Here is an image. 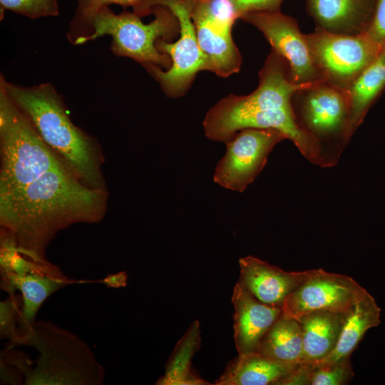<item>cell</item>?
I'll use <instances>...</instances> for the list:
<instances>
[{"instance_id":"7c38bea8","label":"cell","mask_w":385,"mask_h":385,"mask_svg":"<svg viewBox=\"0 0 385 385\" xmlns=\"http://www.w3.org/2000/svg\"><path fill=\"white\" fill-rule=\"evenodd\" d=\"M366 292L347 275L314 269L287 297L282 312L285 316L296 319L314 311L345 312Z\"/></svg>"},{"instance_id":"d6986e66","label":"cell","mask_w":385,"mask_h":385,"mask_svg":"<svg viewBox=\"0 0 385 385\" xmlns=\"http://www.w3.org/2000/svg\"><path fill=\"white\" fill-rule=\"evenodd\" d=\"M380 307L367 292L345 312L344 324L334 350L324 359L312 364H328L351 356L366 331L380 324Z\"/></svg>"},{"instance_id":"8992f818","label":"cell","mask_w":385,"mask_h":385,"mask_svg":"<svg viewBox=\"0 0 385 385\" xmlns=\"http://www.w3.org/2000/svg\"><path fill=\"white\" fill-rule=\"evenodd\" d=\"M0 143V195L21 188L54 168L67 165L43 141L1 86Z\"/></svg>"},{"instance_id":"ffe728a7","label":"cell","mask_w":385,"mask_h":385,"mask_svg":"<svg viewBox=\"0 0 385 385\" xmlns=\"http://www.w3.org/2000/svg\"><path fill=\"white\" fill-rule=\"evenodd\" d=\"M199 46L206 56L210 71L227 77L239 71L242 58L232 34H225L203 17L192 14Z\"/></svg>"},{"instance_id":"603a6c76","label":"cell","mask_w":385,"mask_h":385,"mask_svg":"<svg viewBox=\"0 0 385 385\" xmlns=\"http://www.w3.org/2000/svg\"><path fill=\"white\" fill-rule=\"evenodd\" d=\"M190 332V336L185 337L184 343H181L179 350L168 366L166 374L158 382L161 384H204L202 379L196 378L190 371V358L197 344L198 336L197 327Z\"/></svg>"},{"instance_id":"8fae6325","label":"cell","mask_w":385,"mask_h":385,"mask_svg":"<svg viewBox=\"0 0 385 385\" xmlns=\"http://www.w3.org/2000/svg\"><path fill=\"white\" fill-rule=\"evenodd\" d=\"M241 19L256 26L272 50L287 62L295 83L310 85L324 81L312 57L307 35L300 31L294 19L279 10L248 13Z\"/></svg>"},{"instance_id":"e0dca14e","label":"cell","mask_w":385,"mask_h":385,"mask_svg":"<svg viewBox=\"0 0 385 385\" xmlns=\"http://www.w3.org/2000/svg\"><path fill=\"white\" fill-rule=\"evenodd\" d=\"M345 312L314 311L297 319L302 332V362H319L334 350L344 324Z\"/></svg>"},{"instance_id":"f546056e","label":"cell","mask_w":385,"mask_h":385,"mask_svg":"<svg viewBox=\"0 0 385 385\" xmlns=\"http://www.w3.org/2000/svg\"><path fill=\"white\" fill-rule=\"evenodd\" d=\"M312 364L301 362L278 385H310Z\"/></svg>"},{"instance_id":"7402d4cb","label":"cell","mask_w":385,"mask_h":385,"mask_svg":"<svg viewBox=\"0 0 385 385\" xmlns=\"http://www.w3.org/2000/svg\"><path fill=\"white\" fill-rule=\"evenodd\" d=\"M385 88V44L379 55L361 72L346 90L351 123L355 131L369 108Z\"/></svg>"},{"instance_id":"5bb4252c","label":"cell","mask_w":385,"mask_h":385,"mask_svg":"<svg viewBox=\"0 0 385 385\" xmlns=\"http://www.w3.org/2000/svg\"><path fill=\"white\" fill-rule=\"evenodd\" d=\"M239 265L237 283L261 302L279 308L312 272H287L252 255L240 258Z\"/></svg>"},{"instance_id":"52a82bcc","label":"cell","mask_w":385,"mask_h":385,"mask_svg":"<svg viewBox=\"0 0 385 385\" xmlns=\"http://www.w3.org/2000/svg\"><path fill=\"white\" fill-rule=\"evenodd\" d=\"M292 103L297 124L319 145V166L337 165L354 133L347 91L322 81L296 91Z\"/></svg>"},{"instance_id":"f1b7e54d","label":"cell","mask_w":385,"mask_h":385,"mask_svg":"<svg viewBox=\"0 0 385 385\" xmlns=\"http://www.w3.org/2000/svg\"><path fill=\"white\" fill-rule=\"evenodd\" d=\"M366 32L375 40L385 43V0H376L374 15Z\"/></svg>"},{"instance_id":"9c48e42d","label":"cell","mask_w":385,"mask_h":385,"mask_svg":"<svg viewBox=\"0 0 385 385\" xmlns=\"http://www.w3.org/2000/svg\"><path fill=\"white\" fill-rule=\"evenodd\" d=\"M307 38L324 81L344 90L349 88L385 44L366 31L349 35L316 29Z\"/></svg>"},{"instance_id":"4fadbf2b","label":"cell","mask_w":385,"mask_h":385,"mask_svg":"<svg viewBox=\"0 0 385 385\" xmlns=\"http://www.w3.org/2000/svg\"><path fill=\"white\" fill-rule=\"evenodd\" d=\"M2 281L3 288L10 294H13L16 290L21 292L19 320L21 332L17 339L34 326L36 315L44 301L70 282L61 270L49 262H35L24 274Z\"/></svg>"},{"instance_id":"4316f807","label":"cell","mask_w":385,"mask_h":385,"mask_svg":"<svg viewBox=\"0 0 385 385\" xmlns=\"http://www.w3.org/2000/svg\"><path fill=\"white\" fill-rule=\"evenodd\" d=\"M19 312L15 296L1 303V336L9 338L12 343L19 336L16 324L19 323Z\"/></svg>"},{"instance_id":"ac0fdd59","label":"cell","mask_w":385,"mask_h":385,"mask_svg":"<svg viewBox=\"0 0 385 385\" xmlns=\"http://www.w3.org/2000/svg\"><path fill=\"white\" fill-rule=\"evenodd\" d=\"M297 364L278 361L258 352L238 354L215 384L278 385Z\"/></svg>"},{"instance_id":"2e32d148","label":"cell","mask_w":385,"mask_h":385,"mask_svg":"<svg viewBox=\"0 0 385 385\" xmlns=\"http://www.w3.org/2000/svg\"><path fill=\"white\" fill-rule=\"evenodd\" d=\"M317 29L342 34L367 31L375 9L373 0H307Z\"/></svg>"},{"instance_id":"44dd1931","label":"cell","mask_w":385,"mask_h":385,"mask_svg":"<svg viewBox=\"0 0 385 385\" xmlns=\"http://www.w3.org/2000/svg\"><path fill=\"white\" fill-rule=\"evenodd\" d=\"M257 352L284 363H301L303 339L299 321L282 312L262 339Z\"/></svg>"},{"instance_id":"5b68a950","label":"cell","mask_w":385,"mask_h":385,"mask_svg":"<svg viewBox=\"0 0 385 385\" xmlns=\"http://www.w3.org/2000/svg\"><path fill=\"white\" fill-rule=\"evenodd\" d=\"M152 9L154 20L144 24L135 12L115 14L108 6H103L78 21L86 26L90 34L73 43L83 44L108 35L112 37L111 48L115 55L131 58L147 66L168 68L171 60L158 49L156 43L159 39H171L175 36L180 31L179 23L167 7L157 6Z\"/></svg>"},{"instance_id":"484cf974","label":"cell","mask_w":385,"mask_h":385,"mask_svg":"<svg viewBox=\"0 0 385 385\" xmlns=\"http://www.w3.org/2000/svg\"><path fill=\"white\" fill-rule=\"evenodd\" d=\"M1 13L8 9L31 19L58 14L57 0H0Z\"/></svg>"},{"instance_id":"6da1fadb","label":"cell","mask_w":385,"mask_h":385,"mask_svg":"<svg viewBox=\"0 0 385 385\" xmlns=\"http://www.w3.org/2000/svg\"><path fill=\"white\" fill-rule=\"evenodd\" d=\"M106 200L104 188L88 186L66 165L0 195V222L23 255L46 262L45 250L55 235L74 223L100 221Z\"/></svg>"},{"instance_id":"ba28073f","label":"cell","mask_w":385,"mask_h":385,"mask_svg":"<svg viewBox=\"0 0 385 385\" xmlns=\"http://www.w3.org/2000/svg\"><path fill=\"white\" fill-rule=\"evenodd\" d=\"M157 6L167 7L177 18L180 37L173 43L159 39L158 49L168 55L171 65L166 71L155 66H147L167 95L178 97L184 94L200 71H210L207 59L202 51L192 19V0H144L134 6L140 16L149 13Z\"/></svg>"},{"instance_id":"7a4b0ae2","label":"cell","mask_w":385,"mask_h":385,"mask_svg":"<svg viewBox=\"0 0 385 385\" xmlns=\"http://www.w3.org/2000/svg\"><path fill=\"white\" fill-rule=\"evenodd\" d=\"M259 77V86L250 94L229 95L209 110L203 120L205 135L225 143L242 129H277L305 158L319 165V145L297 124L292 103L294 93L309 85L295 83L287 62L272 50Z\"/></svg>"},{"instance_id":"3957f363","label":"cell","mask_w":385,"mask_h":385,"mask_svg":"<svg viewBox=\"0 0 385 385\" xmlns=\"http://www.w3.org/2000/svg\"><path fill=\"white\" fill-rule=\"evenodd\" d=\"M0 86L29 118L43 141L83 183L104 188L98 147L72 123L61 96L51 84L23 87L1 76Z\"/></svg>"},{"instance_id":"277c9868","label":"cell","mask_w":385,"mask_h":385,"mask_svg":"<svg viewBox=\"0 0 385 385\" xmlns=\"http://www.w3.org/2000/svg\"><path fill=\"white\" fill-rule=\"evenodd\" d=\"M15 344L30 345L39 356L24 369L26 384L99 385L105 371L95 355L76 335L45 321L21 335Z\"/></svg>"},{"instance_id":"83f0119b","label":"cell","mask_w":385,"mask_h":385,"mask_svg":"<svg viewBox=\"0 0 385 385\" xmlns=\"http://www.w3.org/2000/svg\"><path fill=\"white\" fill-rule=\"evenodd\" d=\"M239 18L257 11H278L282 0H233Z\"/></svg>"},{"instance_id":"30bf717a","label":"cell","mask_w":385,"mask_h":385,"mask_svg":"<svg viewBox=\"0 0 385 385\" xmlns=\"http://www.w3.org/2000/svg\"><path fill=\"white\" fill-rule=\"evenodd\" d=\"M287 139L274 128H245L225 142L226 151L217 163L213 180L227 190L243 192L265 167L274 146Z\"/></svg>"},{"instance_id":"d4e9b609","label":"cell","mask_w":385,"mask_h":385,"mask_svg":"<svg viewBox=\"0 0 385 385\" xmlns=\"http://www.w3.org/2000/svg\"><path fill=\"white\" fill-rule=\"evenodd\" d=\"M354 376L349 356L331 364L314 366L310 385L348 384Z\"/></svg>"},{"instance_id":"cb8c5ba5","label":"cell","mask_w":385,"mask_h":385,"mask_svg":"<svg viewBox=\"0 0 385 385\" xmlns=\"http://www.w3.org/2000/svg\"><path fill=\"white\" fill-rule=\"evenodd\" d=\"M192 14L227 34H232L233 24L239 18L233 0H192Z\"/></svg>"},{"instance_id":"9a60e30c","label":"cell","mask_w":385,"mask_h":385,"mask_svg":"<svg viewBox=\"0 0 385 385\" xmlns=\"http://www.w3.org/2000/svg\"><path fill=\"white\" fill-rule=\"evenodd\" d=\"M232 301L238 354L257 352L262 339L282 314V308L261 302L238 283L234 287Z\"/></svg>"}]
</instances>
